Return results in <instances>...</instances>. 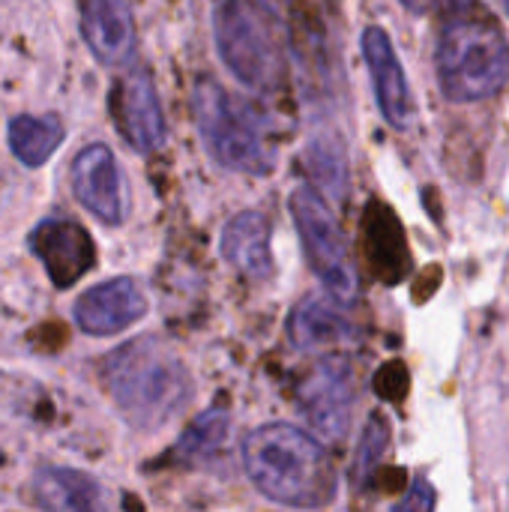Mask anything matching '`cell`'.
<instances>
[{
  "label": "cell",
  "mask_w": 509,
  "mask_h": 512,
  "mask_svg": "<svg viewBox=\"0 0 509 512\" xmlns=\"http://www.w3.org/2000/svg\"><path fill=\"white\" fill-rule=\"evenodd\" d=\"M354 369L345 357H324L297 387V405L321 441H342L357 399Z\"/></svg>",
  "instance_id": "52a82bcc"
},
{
  "label": "cell",
  "mask_w": 509,
  "mask_h": 512,
  "mask_svg": "<svg viewBox=\"0 0 509 512\" xmlns=\"http://www.w3.org/2000/svg\"><path fill=\"white\" fill-rule=\"evenodd\" d=\"M27 246L57 288L75 285L96 264L90 234L72 219H42L30 231Z\"/></svg>",
  "instance_id": "9c48e42d"
},
{
  "label": "cell",
  "mask_w": 509,
  "mask_h": 512,
  "mask_svg": "<svg viewBox=\"0 0 509 512\" xmlns=\"http://www.w3.org/2000/svg\"><path fill=\"white\" fill-rule=\"evenodd\" d=\"M498 3H501V9L509 15V0H498Z\"/></svg>",
  "instance_id": "cb8c5ba5"
},
{
  "label": "cell",
  "mask_w": 509,
  "mask_h": 512,
  "mask_svg": "<svg viewBox=\"0 0 509 512\" xmlns=\"http://www.w3.org/2000/svg\"><path fill=\"white\" fill-rule=\"evenodd\" d=\"M252 486L279 507L315 510L336 498V465L318 435L291 423H267L243 438Z\"/></svg>",
  "instance_id": "6da1fadb"
},
{
  "label": "cell",
  "mask_w": 509,
  "mask_h": 512,
  "mask_svg": "<svg viewBox=\"0 0 509 512\" xmlns=\"http://www.w3.org/2000/svg\"><path fill=\"white\" fill-rule=\"evenodd\" d=\"M402 6H405L408 12H426V9L432 6V0H402Z\"/></svg>",
  "instance_id": "7402d4cb"
},
{
  "label": "cell",
  "mask_w": 509,
  "mask_h": 512,
  "mask_svg": "<svg viewBox=\"0 0 509 512\" xmlns=\"http://www.w3.org/2000/svg\"><path fill=\"white\" fill-rule=\"evenodd\" d=\"M441 90L453 102H483L509 81V42L501 24L483 12H459L441 30L435 48Z\"/></svg>",
  "instance_id": "3957f363"
},
{
  "label": "cell",
  "mask_w": 509,
  "mask_h": 512,
  "mask_svg": "<svg viewBox=\"0 0 509 512\" xmlns=\"http://www.w3.org/2000/svg\"><path fill=\"white\" fill-rule=\"evenodd\" d=\"M81 36L102 66H120L135 51L129 0H84Z\"/></svg>",
  "instance_id": "4fadbf2b"
},
{
  "label": "cell",
  "mask_w": 509,
  "mask_h": 512,
  "mask_svg": "<svg viewBox=\"0 0 509 512\" xmlns=\"http://www.w3.org/2000/svg\"><path fill=\"white\" fill-rule=\"evenodd\" d=\"M261 3H264V6H267L270 12H282V9H285V6H288L291 0H261Z\"/></svg>",
  "instance_id": "603a6c76"
},
{
  "label": "cell",
  "mask_w": 509,
  "mask_h": 512,
  "mask_svg": "<svg viewBox=\"0 0 509 512\" xmlns=\"http://www.w3.org/2000/svg\"><path fill=\"white\" fill-rule=\"evenodd\" d=\"M78 330L87 336H114L147 315V297L129 276H117L87 288L72 306Z\"/></svg>",
  "instance_id": "30bf717a"
},
{
  "label": "cell",
  "mask_w": 509,
  "mask_h": 512,
  "mask_svg": "<svg viewBox=\"0 0 509 512\" xmlns=\"http://www.w3.org/2000/svg\"><path fill=\"white\" fill-rule=\"evenodd\" d=\"M30 495L42 510L87 512L105 507V489L90 474L75 468H39L33 474Z\"/></svg>",
  "instance_id": "9a60e30c"
},
{
  "label": "cell",
  "mask_w": 509,
  "mask_h": 512,
  "mask_svg": "<svg viewBox=\"0 0 509 512\" xmlns=\"http://www.w3.org/2000/svg\"><path fill=\"white\" fill-rule=\"evenodd\" d=\"M192 117L210 159L228 171L267 177L276 168L273 150L255 117L216 81L201 78L192 90Z\"/></svg>",
  "instance_id": "277c9868"
},
{
  "label": "cell",
  "mask_w": 509,
  "mask_h": 512,
  "mask_svg": "<svg viewBox=\"0 0 509 512\" xmlns=\"http://www.w3.org/2000/svg\"><path fill=\"white\" fill-rule=\"evenodd\" d=\"M339 303V300H336ZM324 297H306L288 315V336L300 351L342 345L354 336L351 318Z\"/></svg>",
  "instance_id": "2e32d148"
},
{
  "label": "cell",
  "mask_w": 509,
  "mask_h": 512,
  "mask_svg": "<svg viewBox=\"0 0 509 512\" xmlns=\"http://www.w3.org/2000/svg\"><path fill=\"white\" fill-rule=\"evenodd\" d=\"M432 507H435V495H432V489L423 480L396 504V510H432Z\"/></svg>",
  "instance_id": "44dd1931"
},
{
  "label": "cell",
  "mask_w": 509,
  "mask_h": 512,
  "mask_svg": "<svg viewBox=\"0 0 509 512\" xmlns=\"http://www.w3.org/2000/svg\"><path fill=\"white\" fill-rule=\"evenodd\" d=\"M102 381L123 414L138 432L162 429L192 399V378L183 360L156 336H141L102 360Z\"/></svg>",
  "instance_id": "7a4b0ae2"
},
{
  "label": "cell",
  "mask_w": 509,
  "mask_h": 512,
  "mask_svg": "<svg viewBox=\"0 0 509 512\" xmlns=\"http://www.w3.org/2000/svg\"><path fill=\"white\" fill-rule=\"evenodd\" d=\"M63 138H66V129H63L60 117H54V114H39V117L18 114L9 120V129H6L12 156L27 168L45 165L54 156V150L63 144Z\"/></svg>",
  "instance_id": "e0dca14e"
},
{
  "label": "cell",
  "mask_w": 509,
  "mask_h": 512,
  "mask_svg": "<svg viewBox=\"0 0 509 512\" xmlns=\"http://www.w3.org/2000/svg\"><path fill=\"white\" fill-rule=\"evenodd\" d=\"M114 114H117L123 138L138 153H153L165 144L168 126H165L159 93L147 72L138 69L123 78V84L117 87V96H114Z\"/></svg>",
  "instance_id": "7c38bea8"
},
{
  "label": "cell",
  "mask_w": 509,
  "mask_h": 512,
  "mask_svg": "<svg viewBox=\"0 0 509 512\" xmlns=\"http://www.w3.org/2000/svg\"><path fill=\"white\" fill-rule=\"evenodd\" d=\"M225 261L249 279H267L273 273V252H270V222L258 210L237 213L219 243Z\"/></svg>",
  "instance_id": "5bb4252c"
},
{
  "label": "cell",
  "mask_w": 509,
  "mask_h": 512,
  "mask_svg": "<svg viewBox=\"0 0 509 512\" xmlns=\"http://www.w3.org/2000/svg\"><path fill=\"white\" fill-rule=\"evenodd\" d=\"M228 438H231V417H228V411L213 408V411H204L201 417H195L186 426V432L177 441L174 456L183 459V462H189V465L207 462V459H213V456L222 453V447L228 444Z\"/></svg>",
  "instance_id": "ac0fdd59"
},
{
  "label": "cell",
  "mask_w": 509,
  "mask_h": 512,
  "mask_svg": "<svg viewBox=\"0 0 509 512\" xmlns=\"http://www.w3.org/2000/svg\"><path fill=\"white\" fill-rule=\"evenodd\" d=\"M306 165L327 195L345 198V192H348V156H345L342 138L315 135L306 147Z\"/></svg>",
  "instance_id": "d6986e66"
},
{
  "label": "cell",
  "mask_w": 509,
  "mask_h": 512,
  "mask_svg": "<svg viewBox=\"0 0 509 512\" xmlns=\"http://www.w3.org/2000/svg\"><path fill=\"white\" fill-rule=\"evenodd\" d=\"M0 186H3V177H0Z\"/></svg>",
  "instance_id": "d4e9b609"
},
{
  "label": "cell",
  "mask_w": 509,
  "mask_h": 512,
  "mask_svg": "<svg viewBox=\"0 0 509 512\" xmlns=\"http://www.w3.org/2000/svg\"><path fill=\"white\" fill-rule=\"evenodd\" d=\"M69 183L78 204L105 225H120L129 210L126 180L117 156L105 144H87L69 165Z\"/></svg>",
  "instance_id": "ba28073f"
},
{
  "label": "cell",
  "mask_w": 509,
  "mask_h": 512,
  "mask_svg": "<svg viewBox=\"0 0 509 512\" xmlns=\"http://www.w3.org/2000/svg\"><path fill=\"white\" fill-rule=\"evenodd\" d=\"M288 210L297 222L309 267L315 270L321 285L330 291L333 300L354 303L360 294V276H357L354 258L348 252L345 234H342L333 210L321 198V192L312 186L294 189L288 198Z\"/></svg>",
  "instance_id": "8992f818"
},
{
  "label": "cell",
  "mask_w": 509,
  "mask_h": 512,
  "mask_svg": "<svg viewBox=\"0 0 509 512\" xmlns=\"http://www.w3.org/2000/svg\"><path fill=\"white\" fill-rule=\"evenodd\" d=\"M213 36L222 63L246 90L258 96L279 90L285 60L264 9L252 0H216Z\"/></svg>",
  "instance_id": "5b68a950"
},
{
  "label": "cell",
  "mask_w": 509,
  "mask_h": 512,
  "mask_svg": "<svg viewBox=\"0 0 509 512\" xmlns=\"http://www.w3.org/2000/svg\"><path fill=\"white\" fill-rule=\"evenodd\" d=\"M360 48H363L366 66L372 75V87L378 96L381 117L399 132L408 129L414 120V96H411L402 60L393 48V39L381 27H369L360 39Z\"/></svg>",
  "instance_id": "8fae6325"
},
{
  "label": "cell",
  "mask_w": 509,
  "mask_h": 512,
  "mask_svg": "<svg viewBox=\"0 0 509 512\" xmlns=\"http://www.w3.org/2000/svg\"><path fill=\"white\" fill-rule=\"evenodd\" d=\"M387 441H390V426L381 420V414H372V420L363 429L360 447L354 453V465H351V486L357 492L372 486L375 471L381 468V462L387 456Z\"/></svg>",
  "instance_id": "ffe728a7"
}]
</instances>
